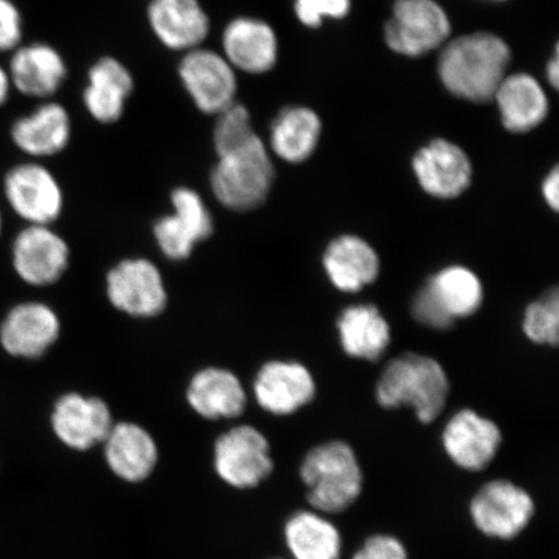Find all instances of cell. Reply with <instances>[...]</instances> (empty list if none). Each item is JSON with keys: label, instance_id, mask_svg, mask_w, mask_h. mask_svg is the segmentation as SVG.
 <instances>
[{"label": "cell", "instance_id": "1", "mask_svg": "<svg viewBox=\"0 0 559 559\" xmlns=\"http://www.w3.org/2000/svg\"><path fill=\"white\" fill-rule=\"evenodd\" d=\"M510 59L512 52L498 35L486 32L461 35L444 45L438 74L443 86L460 99L475 104L492 102L508 74Z\"/></svg>", "mask_w": 559, "mask_h": 559}, {"label": "cell", "instance_id": "2", "mask_svg": "<svg viewBox=\"0 0 559 559\" xmlns=\"http://www.w3.org/2000/svg\"><path fill=\"white\" fill-rule=\"evenodd\" d=\"M274 180L271 152L258 134L219 155L209 178L215 200L236 213L261 207L269 199Z\"/></svg>", "mask_w": 559, "mask_h": 559}, {"label": "cell", "instance_id": "3", "mask_svg": "<svg viewBox=\"0 0 559 559\" xmlns=\"http://www.w3.org/2000/svg\"><path fill=\"white\" fill-rule=\"evenodd\" d=\"M449 393V377L443 367L436 359L418 354L391 360L376 388L381 407H411L423 424H430L442 414Z\"/></svg>", "mask_w": 559, "mask_h": 559}, {"label": "cell", "instance_id": "4", "mask_svg": "<svg viewBox=\"0 0 559 559\" xmlns=\"http://www.w3.org/2000/svg\"><path fill=\"white\" fill-rule=\"evenodd\" d=\"M307 501L319 513L345 512L359 499L362 472L352 447L333 440L314 447L300 466Z\"/></svg>", "mask_w": 559, "mask_h": 559}, {"label": "cell", "instance_id": "5", "mask_svg": "<svg viewBox=\"0 0 559 559\" xmlns=\"http://www.w3.org/2000/svg\"><path fill=\"white\" fill-rule=\"evenodd\" d=\"M178 76L202 115L215 117L237 102L239 73L213 48L201 46L181 53Z\"/></svg>", "mask_w": 559, "mask_h": 559}, {"label": "cell", "instance_id": "6", "mask_svg": "<svg viewBox=\"0 0 559 559\" xmlns=\"http://www.w3.org/2000/svg\"><path fill=\"white\" fill-rule=\"evenodd\" d=\"M7 204L26 226H52L64 210V192L58 178L38 160L12 166L3 179Z\"/></svg>", "mask_w": 559, "mask_h": 559}, {"label": "cell", "instance_id": "7", "mask_svg": "<svg viewBox=\"0 0 559 559\" xmlns=\"http://www.w3.org/2000/svg\"><path fill=\"white\" fill-rule=\"evenodd\" d=\"M105 295L117 311L136 319L156 318L169 302L165 278L148 258H128L111 267Z\"/></svg>", "mask_w": 559, "mask_h": 559}, {"label": "cell", "instance_id": "8", "mask_svg": "<svg viewBox=\"0 0 559 559\" xmlns=\"http://www.w3.org/2000/svg\"><path fill=\"white\" fill-rule=\"evenodd\" d=\"M451 23L436 0H396L384 25V39L396 53L418 58L449 40Z\"/></svg>", "mask_w": 559, "mask_h": 559}, {"label": "cell", "instance_id": "9", "mask_svg": "<svg viewBox=\"0 0 559 559\" xmlns=\"http://www.w3.org/2000/svg\"><path fill=\"white\" fill-rule=\"evenodd\" d=\"M170 201L173 212L155 223L153 236L167 260L186 261L199 243L213 235V215L202 195L192 188H175Z\"/></svg>", "mask_w": 559, "mask_h": 559}, {"label": "cell", "instance_id": "10", "mask_svg": "<svg viewBox=\"0 0 559 559\" xmlns=\"http://www.w3.org/2000/svg\"><path fill=\"white\" fill-rule=\"evenodd\" d=\"M214 467L230 487L260 486L274 471L269 440L253 426H236L216 439Z\"/></svg>", "mask_w": 559, "mask_h": 559}, {"label": "cell", "instance_id": "11", "mask_svg": "<svg viewBox=\"0 0 559 559\" xmlns=\"http://www.w3.org/2000/svg\"><path fill=\"white\" fill-rule=\"evenodd\" d=\"M535 504L527 491L499 479L489 481L474 496L472 520L481 534L493 539L512 540L533 520Z\"/></svg>", "mask_w": 559, "mask_h": 559}, {"label": "cell", "instance_id": "12", "mask_svg": "<svg viewBox=\"0 0 559 559\" xmlns=\"http://www.w3.org/2000/svg\"><path fill=\"white\" fill-rule=\"evenodd\" d=\"M11 261L21 282L45 288L64 276L70 248L51 226H26L12 242Z\"/></svg>", "mask_w": 559, "mask_h": 559}, {"label": "cell", "instance_id": "13", "mask_svg": "<svg viewBox=\"0 0 559 559\" xmlns=\"http://www.w3.org/2000/svg\"><path fill=\"white\" fill-rule=\"evenodd\" d=\"M61 320L50 305L26 300L12 307L0 323V346L16 359L35 360L59 341Z\"/></svg>", "mask_w": 559, "mask_h": 559}, {"label": "cell", "instance_id": "14", "mask_svg": "<svg viewBox=\"0 0 559 559\" xmlns=\"http://www.w3.org/2000/svg\"><path fill=\"white\" fill-rule=\"evenodd\" d=\"M278 38L267 21L236 16L223 27L221 52L237 73L267 74L278 60Z\"/></svg>", "mask_w": 559, "mask_h": 559}, {"label": "cell", "instance_id": "15", "mask_svg": "<svg viewBox=\"0 0 559 559\" xmlns=\"http://www.w3.org/2000/svg\"><path fill=\"white\" fill-rule=\"evenodd\" d=\"M5 68L13 91L39 102L53 99L66 85L69 74L64 56L45 41L17 47L11 52Z\"/></svg>", "mask_w": 559, "mask_h": 559}, {"label": "cell", "instance_id": "16", "mask_svg": "<svg viewBox=\"0 0 559 559\" xmlns=\"http://www.w3.org/2000/svg\"><path fill=\"white\" fill-rule=\"evenodd\" d=\"M51 425L61 443L82 452L103 443L115 423L109 405L100 397L68 393L56 401Z\"/></svg>", "mask_w": 559, "mask_h": 559}, {"label": "cell", "instance_id": "17", "mask_svg": "<svg viewBox=\"0 0 559 559\" xmlns=\"http://www.w3.org/2000/svg\"><path fill=\"white\" fill-rule=\"evenodd\" d=\"M146 20L160 45L174 52L205 46L212 20L200 0H150Z\"/></svg>", "mask_w": 559, "mask_h": 559}, {"label": "cell", "instance_id": "18", "mask_svg": "<svg viewBox=\"0 0 559 559\" xmlns=\"http://www.w3.org/2000/svg\"><path fill=\"white\" fill-rule=\"evenodd\" d=\"M72 134V117L66 105L53 99L39 102L29 114L17 117L10 129L13 145L34 159L60 155Z\"/></svg>", "mask_w": 559, "mask_h": 559}, {"label": "cell", "instance_id": "19", "mask_svg": "<svg viewBox=\"0 0 559 559\" xmlns=\"http://www.w3.org/2000/svg\"><path fill=\"white\" fill-rule=\"evenodd\" d=\"M253 393L258 405L269 414L288 416L313 400L317 384L300 362L274 360L258 370Z\"/></svg>", "mask_w": 559, "mask_h": 559}, {"label": "cell", "instance_id": "20", "mask_svg": "<svg viewBox=\"0 0 559 559\" xmlns=\"http://www.w3.org/2000/svg\"><path fill=\"white\" fill-rule=\"evenodd\" d=\"M442 439L445 453L454 464L467 472H480L498 454L502 436L491 419L463 409L445 425Z\"/></svg>", "mask_w": 559, "mask_h": 559}, {"label": "cell", "instance_id": "21", "mask_svg": "<svg viewBox=\"0 0 559 559\" xmlns=\"http://www.w3.org/2000/svg\"><path fill=\"white\" fill-rule=\"evenodd\" d=\"M419 186L437 199H456L471 186L473 167L457 144L445 139L432 140L414 157Z\"/></svg>", "mask_w": 559, "mask_h": 559}, {"label": "cell", "instance_id": "22", "mask_svg": "<svg viewBox=\"0 0 559 559\" xmlns=\"http://www.w3.org/2000/svg\"><path fill=\"white\" fill-rule=\"evenodd\" d=\"M134 90L131 70L115 56H103L88 69L83 105L96 122L115 124L123 117Z\"/></svg>", "mask_w": 559, "mask_h": 559}, {"label": "cell", "instance_id": "23", "mask_svg": "<svg viewBox=\"0 0 559 559\" xmlns=\"http://www.w3.org/2000/svg\"><path fill=\"white\" fill-rule=\"evenodd\" d=\"M187 402L205 419H233L247 409L248 395L239 376L222 367L198 370L188 384Z\"/></svg>", "mask_w": 559, "mask_h": 559}, {"label": "cell", "instance_id": "24", "mask_svg": "<svg viewBox=\"0 0 559 559\" xmlns=\"http://www.w3.org/2000/svg\"><path fill=\"white\" fill-rule=\"evenodd\" d=\"M103 443L105 461L118 478L139 484L155 471L157 444L142 426L134 423L115 424Z\"/></svg>", "mask_w": 559, "mask_h": 559}, {"label": "cell", "instance_id": "25", "mask_svg": "<svg viewBox=\"0 0 559 559\" xmlns=\"http://www.w3.org/2000/svg\"><path fill=\"white\" fill-rule=\"evenodd\" d=\"M498 104L501 122L514 134H524L540 126L548 116L549 103L545 90L533 75L507 74L493 99Z\"/></svg>", "mask_w": 559, "mask_h": 559}, {"label": "cell", "instance_id": "26", "mask_svg": "<svg viewBox=\"0 0 559 559\" xmlns=\"http://www.w3.org/2000/svg\"><path fill=\"white\" fill-rule=\"evenodd\" d=\"M324 269L335 288L356 293L372 284L380 272V258L358 236L337 237L326 248Z\"/></svg>", "mask_w": 559, "mask_h": 559}, {"label": "cell", "instance_id": "27", "mask_svg": "<svg viewBox=\"0 0 559 559\" xmlns=\"http://www.w3.org/2000/svg\"><path fill=\"white\" fill-rule=\"evenodd\" d=\"M321 121L311 108L289 105L270 126L269 150L288 164L309 159L319 144Z\"/></svg>", "mask_w": 559, "mask_h": 559}, {"label": "cell", "instance_id": "28", "mask_svg": "<svg viewBox=\"0 0 559 559\" xmlns=\"http://www.w3.org/2000/svg\"><path fill=\"white\" fill-rule=\"evenodd\" d=\"M341 345L356 359H380L390 345L391 333L386 319L372 305L347 307L337 321Z\"/></svg>", "mask_w": 559, "mask_h": 559}, {"label": "cell", "instance_id": "29", "mask_svg": "<svg viewBox=\"0 0 559 559\" xmlns=\"http://www.w3.org/2000/svg\"><path fill=\"white\" fill-rule=\"evenodd\" d=\"M285 542L295 559H340L342 537L323 515L298 512L285 524Z\"/></svg>", "mask_w": 559, "mask_h": 559}, {"label": "cell", "instance_id": "30", "mask_svg": "<svg viewBox=\"0 0 559 559\" xmlns=\"http://www.w3.org/2000/svg\"><path fill=\"white\" fill-rule=\"evenodd\" d=\"M425 285L453 321L477 312L484 300L480 280L473 271L461 265L439 271Z\"/></svg>", "mask_w": 559, "mask_h": 559}, {"label": "cell", "instance_id": "31", "mask_svg": "<svg viewBox=\"0 0 559 559\" xmlns=\"http://www.w3.org/2000/svg\"><path fill=\"white\" fill-rule=\"evenodd\" d=\"M214 118L213 145L216 156L236 148L257 134L250 110L239 100Z\"/></svg>", "mask_w": 559, "mask_h": 559}, {"label": "cell", "instance_id": "32", "mask_svg": "<svg viewBox=\"0 0 559 559\" xmlns=\"http://www.w3.org/2000/svg\"><path fill=\"white\" fill-rule=\"evenodd\" d=\"M523 332L527 338L539 345L557 346L559 338L558 290L535 300L524 312Z\"/></svg>", "mask_w": 559, "mask_h": 559}, {"label": "cell", "instance_id": "33", "mask_svg": "<svg viewBox=\"0 0 559 559\" xmlns=\"http://www.w3.org/2000/svg\"><path fill=\"white\" fill-rule=\"evenodd\" d=\"M352 0H295V13L300 24L317 29L324 19H344Z\"/></svg>", "mask_w": 559, "mask_h": 559}, {"label": "cell", "instance_id": "34", "mask_svg": "<svg viewBox=\"0 0 559 559\" xmlns=\"http://www.w3.org/2000/svg\"><path fill=\"white\" fill-rule=\"evenodd\" d=\"M23 12L13 0H0V53H11L24 44Z\"/></svg>", "mask_w": 559, "mask_h": 559}, {"label": "cell", "instance_id": "35", "mask_svg": "<svg viewBox=\"0 0 559 559\" xmlns=\"http://www.w3.org/2000/svg\"><path fill=\"white\" fill-rule=\"evenodd\" d=\"M412 312L418 323L429 326L431 330L445 331L454 324V321L440 307L426 285L417 293Z\"/></svg>", "mask_w": 559, "mask_h": 559}, {"label": "cell", "instance_id": "36", "mask_svg": "<svg viewBox=\"0 0 559 559\" xmlns=\"http://www.w3.org/2000/svg\"><path fill=\"white\" fill-rule=\"evenodd\" d=\"M354 559H408L407 550L396 537L374 535L356 551Z\"/></svg>", "mask_w": 559, "mask_h": 559}, {"label": "cell", "instance_id": "37", "mask_svg": "<svg viewBox=\"0 0 559 559\" xmlns=\"http://www.w3.org/2000/svg\"><path fill=\"white\" fill-rule=\"evenodd\" d=\"M543 195L545 201L550 209H554L557 212L559 206V171L558 167H555L548 174V177L545 178L543 183Z\"/></svg>", "mask_w": 559, "mask_h": 559}, {"label": "cell", "instance_id": "38", "mask_svg": "<svg viewBox=\"0 0 559 559\" xmlns=\"http://www.w3.org/2000/svg\"><path fill=\"white\" fill-rule=\"evenodd\" d=\"M13 93L11 80L7 68L0 66V108L4 107L9 103L10 97Z\"/></svg>", "mask_w": 559, "mask_h": 559}, {"label": "cell", "instance_id": "39", "mask_svg": "<svg viewBox=\"0 0 559 559\" xmlns=\"http://www.w3.org/2000/svg\"><path fill=\"white\" fill-rule=\"evenodd\" d=\"M547 79L550 83V86H554L557 90L559 83V59L557 50L554 58H551L548 62Z\"/></svg>", "mask_w": 559, "mask_h": 559}, {"label": "cell", "instance_id": "40", "mask_svg": "<svg viewBox=\"0 0 559 559\" xmlns=\"http://www.w3.org/2000/svg\"><path fill=\"white\" fill-rule=\"evenodd\" d=\"M2 230H3V215H2V212H0V235H2Z\"/></svg>", "mask_w": 559, "mask_h": 559}]
</instances>
